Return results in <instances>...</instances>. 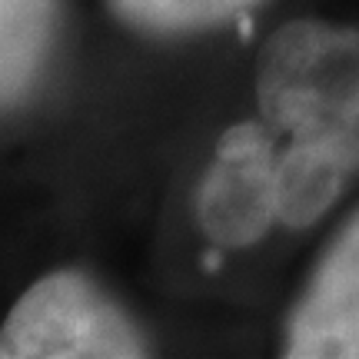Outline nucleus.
Listing matches in <instances>:
<instances>
[{
    "mask_svg": "<svg viewBox=\"0 0 359 359\" xmlns=\"http://www.w3.org/2000/svg\"><path fill=\"white\" fill-rule=\"evenodd\" d=\"M259 116L280 143V219L303 230L359 173V30L290 20L257 57Z\"/></svg>",
    "mask_w": 359,
    "mask_h": 359,
    "instance_id": "1",
    "label": "nucleus"
},
{
    "mask_svg": "<svg viewBox=\"0 0 359 359\" xmlns=\"http://www.w3.org/2000/svg\"><path fill=\"white\" fill-rule=\"evenodd\" d=\"M150 346L130 316L77 269L34 283L4 320V359H133Z\"/></svg>",
    "mask_w": 359,
    "mask_h": 359,
    "instance_id": "2",
    "label": "nucleus"
},
{
    "mask_svg": "<svg viewBox=\"0 0 359 359\" xmlns=\"http://www.w3.org/2000/svg\"><path fill=\"white\" fill-rule=\"evenodd\" d=\"M200 226L226 250L263 240L280 219V143L259 123H236L217 143L196 193Z\"/></svg>",
    "mask_w": 359,
    "mask_h": 359,
    "instance_id": "3",
    "label": "nucleus"
},
{
    "mask_svg": "<svg viewBox=\"0 0 359 359\" xmlns=\"http://www.w3.org/2000/svg\"><path fill=\"white\" fill-rule=\"evenodd\" d=\"M290 359H359V213L323 253L286 323Z\"/></svg>",
    "mask_w": 359,
    "mask_h": 359,
    "instance_id": "4",
    "label": "nucleus"
},
{
    "mask_svg": "<svg viewBox=\"0 0 359 359\" xmlns=\"http://www.w3.org/2000/svg\"><path fill=\"white\" fill-rule=\"evenodd\" d=\"M53 34V0H0V90L4 107L34 87Z\"/></svg>",
    "mask_w": 359,
    "mask_h": 359,
    "instance_id": "5",
    "label": "nucleus"
},
{
    "mask_svg": "<svg viewBox=\"0 0 359 359\" xmlns=\"http://www.w3.org/2000/svg\"><path fill=\"white\" fill-rule=\"evenodd\" d=\"M127 24L150 34H187L253 11L259 0H110Z\"/></svg>",
    "mask_w": 359,
    "mask_h": 359,
    "instance_id": "6",
    "label": "nucleus"
}]
</instances>
